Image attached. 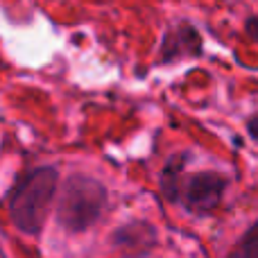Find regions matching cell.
Listing matches in <instances>:
<instances>
[{"instance_id":"1","label":"cell","mask_w":258,"mask_h":258,"mask_svg":"<svg viewBox=\"0 0 258 258\" xmlns=\"http://www.w3.org/2000/svg\"><path fill=\"white\" fill-rule=\"evenodd\" d=\"M186 154L170 156L159 177L161 192L168 202L181 204L188 213L206 215L220 206L227 190V179L211 170L186 174Z\"/></svg>"},{"instance_id":"2","label":"cell","mask_w":258,"mask_h":258,"mask_svg":"<svg viewBox=\"0 0 258 258\" xmlns=\"http://www.w3.org/2000/svg\"><path fill=\"white\" fill-rule=\"evenodd\" d=\"M57 186L59 174L50 165L32 170L14 186V190L9 192V218L16 229L30 236L41 233L48 220L50 204L57 195Z\"/></svg>"},{"instance_id":"3","label":"cell","mask_w":258,"mask_h":258,"mask_svg":"<svg viewBox=\"0 0 258 258\" xmlns=\"http://www.w3.org/2000/svg\"><path fill=\"white\" fill-rule=\"evenodd\" d=\"M107 206V188L93 177L75 174L61 188L57 220L66 231L82 233L100 220Z\"/></svg>"},{"instance_id":"4","label":"cell","mask_w":258,"mask_h":258,"mask_svg":"<svg viewBox=\"0 0 258 258\" xmlns=\"http://www.w3.org/2000/svg\"><path fill=\"white\" fill-rule=\"evenodd\" d=\"M202 54V34L190 23H177L168 27L163 34V41L159 45V63L168 66L174 61L192 59Z\"/></svg>"},{"instance_id":"5","label":"cell","mask_w":258,"mask_h":258,"mask_svg":"<svg viewBox=\"0 0 258 258\" xmlns=\"http://www.w3.org/2000/svg\"><path fill=\"white\" fill-rule=\"evenodd\" d=\"M156 229L145 220H134L129 224H122L113 231L111 242L122 256L127 258H141L150 254L156 247Z\"/></svg>"},{"instance_id":"6","label":"cell","mask_w":258,"mask_h":258,"mask_svg":"<svg viewBox=\"0 0 258 258\" xmlns=\"http://www.w3.org/2000/svg\"><path fill=\"white\" fill-rule=\"evenodd\" d=\"M229 258H258V222H254Z\"/></svg>"},{"instance_id":"7","label":"cell","mask_w":258,"mask_h":258,"mask_svg":"<svg viewBox=\"0 0 258 258\" xmlns=\"http://www.w3.org/2000/svg\"><path fill=\"white\" fill-rule=\"evenodd\" d=\"M245 27H247V34H249L251 39H254L256 43H258V16H251V18H247Z\"/></svg>"},{"instance_id":"8","label":"cell","mask_w":258,"mask_h":258,"mask_svg":"<svg viewBox=\"0 0 258 258\" xmlns=\"http://www.w3.org/2000/svg\"><path fill=\"white\" fill-rule=\"evenodd\" d=\"M247 132H249V136L258 143V113H254V116L247 120Z\"/></svg>"}]
</instances>
